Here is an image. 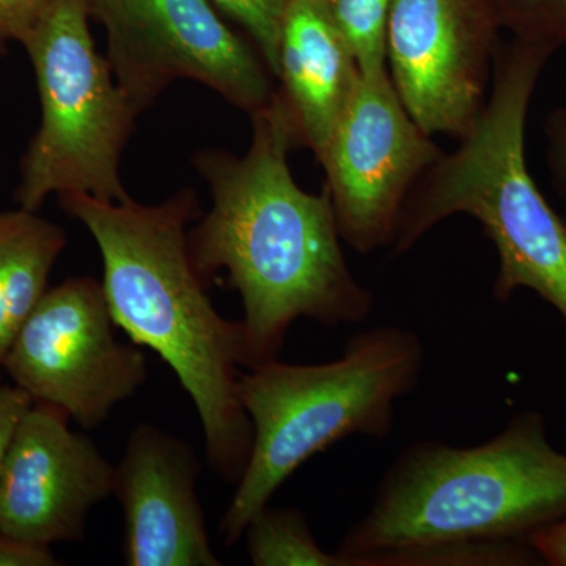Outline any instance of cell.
<instances>
[{"mask_svg":"<svg viewBox=\"0 0 566 566\" xmlns=\"http://www.w3.org/2000/svg\"><path fill=\"white\" fill-rule=\"evenodd\" d=\"M251 122L244 155L208 148L193 156L211 208L188 232L189 256L203 282L226 271L240 293L248 370L277 359L300 318L349 326L375 308V294L346 263L329 192L304 191L294 180L289 155L297 142L277 93Z\"/></svg>","mask_w":566,"mask_h":566,"instance_id":"1","label":"cell"},{"mask_svg":"<svg viewBox=\"0 0 566 566\" xmlns=\"http://www.w3.org/2000/svg\"><path fill=\"white\" fill-rule=\"evenodd\" d=\"M59 203L98 245L115 323L172 368L199 412L208 461L237 485L253 439L238 397L243 326L219 315L189 256L188 226L203 214L196 192L181 189L158 205L63 193Z\"/></svg>","mask_w":566,"mask_h":566,"instance_id":"2","label":"cell"},{"mask_svg":"<svg viewBox=\"0 0 566 566\" xmlns=\"http://www.w3.org/2000/svg\"><path fill=\"white\" fill-rule=\"evenodd\" d=\"M564 517L566 455L542 412L526 411L483 444L406 447L335 553L346 566H389L424 547L520 542Z\"/></svg>","mask_w":566,"mask_h":566,"instance_id":"3","label":"cell"},{"mask_svg":"<svg viewBox=\"0 0 566 566\" xmlns=\"http://www.w3.org/2000/svg\"><path fill=\"white\" fill-rule=\"evenodd\" d=\"M557 50L539 41H501L491 95L471 132L417 180L398 219L390 256L403 255L438 223L468 214L495 245L494 300L531 290L566 322V221L536 188L526 161L532 96Z\"/></svg>","mask_w":566,"mask_h":566,"instance_id":"4","label":"cell"},{"mask_svg":"<svg viewBox=\"0 0 566 566\" xmlns=\"http://www.w3.org/2000/svg\"><path fill=\"white\" fill-rule=\"evenodd\" d=\"M424 365L415 331L376 326L346 342L326 364L271 360L241 371L238 397L253 428L252 450L221 521L232 546L249 521L305 461L352 436L385 441L395 406L419 386Z\"/></svg>","mask_w":566,"mask_h":566,"instance_id":"5","label":"cell"},{"mask_svg":"<svg viewBox=\"0 0 566 566\" xmlns=\"http://www.w3.org/2000/svg\"><path fill=\"white\" fill-rule=\"evenodd\" d=\"M91 0H54L22 46L39 85L41 123L22 159L17 200L36 211L51 193L128 202L120 159L139 117L96 51Z\"/></svg>","mask_w":566,"mask_h":566,"instance_id":"6","label":"cell"},{"mask_svg":"<svg viewBox=\"0 0 566 566\" xmlns=\"http://www.w3.org/2000/svg\"><path fill=\"white\" fill-rule=\"evenodd\" d=\"M107 62L137 114L175 81L199 82L252 115L273 102L275 77L248 35L210 0H91Z\"/></svg>","mask_w":566,"mask_h":566,"instance_id":"7","label":"cell"},{"mask_svg":"<svg viewBox=\"0 0 566 566\" xmlns=\"http://www.w3.org/2000/svg\"><path fill=\"white\" fill-rule=\"evenodd\" d=\"M115 326L103 283L69 279L44 293L2 367L33 401L92 430L147 381L144 354L122 344Z\"/></svg>","mask_w":566,"mask_h":566,"instance_id":"8","label":"cell"},{"mask_svg":"<svg viewBox=\"0 0 566 566\" xmlns=\"http://www.w3.org/2000/svg\"><path fill=\"white\" fill-rule=\"evenodd\" d=\"M442 155L389 71H360L318 161L344 243L359 253L390 249L409 192Z\"/></svg>","mask_w":566,"mask_h":566,"instance_id":"9","label":"cell"},{"mask_svg":"<svg viewBox=\"0 0 566 566\" xmlns=\"http://www.w3.org/2000/svg\"><path fill=\"white\" fill-rule=\"evenodd\" d=\"M502 25L495 0H392L387 63L428 136L463 139L486 103Z\"/></svg>","mask_w":566,"mask_h":566,"instance_id":"10","label":"cell"},{"mask_svg":"<svg viewBox=\"0 0 566 566\" xmlns=\"http://www.w3.org/2000/svg\"><path fill=\"white\" fill-rule=\"evenodd\" d=\"M57 406L33 401L0 472V532L35 545L84 538L93 506L114 494L115 465Z\"/></svg>","mask_w":566,"mask_h":566,"instance_id":"11","label":"cell"},{"mask_svg":"<svg viewBox=\"0 0 566 566\" xmlns=\"http://www.w3.org/2000/svg\"><path fill=\"white\" fill-rule=\"evenodd\" d=\"M199 458L181 439L140 423L115 468L128 566H221L197 495Z\"/></svg>","mask_w":566,"mask_h":566,"instance_id":"12","label":"cell"},{"mask_svg":"<svg viewBox=\"0 0 566 566\" xmlns=\"http://www.w3.org/2000/svg\"><path fill=\"white\" fill-rule=\"evenodd\" d=\"M360 69L323 0H292L279 36L275 93L316 161L359 80Z\"/></svg>","mask_w":566,"mask_h":566,"instance_id":"13","label":"cell"},{"mask_svg":"<svg viewBox=\"0 0 566 566\" xmlns=\"http://www.w3.org/2000/svg\"><path fill=\"white\" fill-rule=\"evenodd\" d=\"M65 245L62 227L36 211L0 212V367L48 292L52 268Z\"/></svg>","mask_w":566,"mask_h":566,"instance_id":"14","label":"cell"},{"mask_svg":"<svg viewBox=\"0 0 566 566\" xmlns=\"http://www.w3.org/2000/svg\"><path fill=\"white\" fill-rule=\"evenodd\" d=\"M244 535L255 566H346L344 557L319 546L307 517L292 506H264L249 521Z\"/></svg>","mask_w":566,"mask_h":566,"instance_id":"15","label":"cell"},{"mask_svg":"<svg viewBox=\"0 0 566 566\" xmlns=\"http://www.w3.org/2000/svg\"><path fill=\"white\" fill-rule=\"evenodd\" d=\"M360 71L387 69V21L392 0H323Z\"/></svg>","mask_w":566,"mask_h":566,"instance_id":"16","label":"cell"},{"mask_svg":"<svg viewBox=\"0 0 566 566\" xmlns=\"http://www.w3.org/2000/svg\"><path fill=\"white\" fill-rule=\"evenodd\" d=\"M502 25L517 39L566 46V0H495Z\"/></svg>","mask_w":566,"mask_h":566,"instance_id":"17","label":"cell"},{"mask_svg":"<svg viewBox=\"0 0 566 566\" xmlns=\"http://www.w3.org/2000/svg\"><path fill=\"white\" fill-rule=\"evenodd\" d=\"M223 17L237 22L270 66L277 71L279 36L286 7L292 0H210Z\"/></svg>","mask_w":566,"mask_h":566,"instance_id":"18","label":"cell"},{"mask_svg":"<svg viewBox=\"0 0 566 566\" xmlns=\"http://www.w3.org/2000/svg\"><path fill=\"white\" fill-rule=\"evenodd\" d=\"M54 0H0V54L10 41L24 43Z\"/></svg>","mask_w":566,"mask_h":566,"instance_id":"19","label":"cell"},{"mask_svg":"<svg viewBox=\"0 0 566 566\" xmlns=\"http://www.w3.org/2000/svg\"><path fill=\"white\" fill-rule=\"evenodd\" d=\"M32 403V398L20 387L0 382V472L6 463L18 424Z\"/></svg>","mask_w":566,"mask_h":566,"instance_id":"20","label":"cell"},{"mask_svg":"<svg viewBox=\"0 0 566 566\" xmlns=\"http://www.w3.org/2000/svg\"><path fill=\"white\" fill-rule=\"evenodd\" d=\"M61 565L50 546L35 545L0 532V566Z\"/></svg>","mask_w":566,"mask_h":566,"instance_id":"21","label":"cell"},{"mask_svg":"<svg viewBox=\"0 0 566 566\" xmlns=\"http://www.w3.org/2000/svg\"><path fill=\"white\" fill-rule=\"evenodd\" d=\"M547 159L558 191L566 199V106L558 107L546 122Z\"/></svg>","mask_w":566,"mask_h":566,"instance_id":"22","label":"cell"},{"mask_svg":"<svg viewBox=\"0 0 566 566\" xmlns=\"http://www.w3.org/2000/svg\"><path fill=\"white\" fill-rule=\"evenodd\" d=\"M527 542L542 564L566 566V517L534 532Z\"/></svg>","mask_w":566,"mask_h":566,"instance_id":"23","label":"cell"}]
</instances>
